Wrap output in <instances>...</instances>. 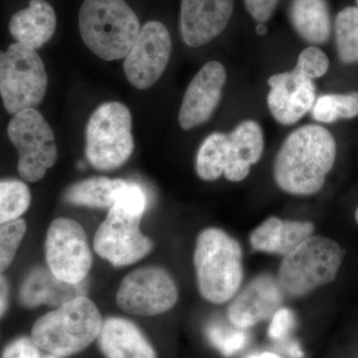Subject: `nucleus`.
<instances>
[{
  "instance_id": "obj_21",
  "label": "nucleus",
  "mask_w": 358,
  "mask_h": 358,
  "mask_svg": "<svg viewBox=\"0 0 358 358\" xmlns=\"http://www.w3.org/2000/svg\"><path fill=\"white\" fill-rule=\"evenodd\" d=\"M57 17L50 3L45 0H30L24 9L14 13L9 21V32L16 42L41 48L55 33Z\"/></svg>"
},
{
  "instance_id": "obj_31",
  "label": "nucleus",
  "mask_w": 358,
  "mask_h": 358,
  "mask_svg": "<svg viewBox=\"0 0 358 358\" xmlns=\"http://www.w3.org/2000/svg\"><path fill=\"white\" fill-rule=\"evenodd\" d=\"M39 350L31 338H20L4 348L1 358H42Z\"/></svg>"
},
{
  "instance_id": "obj_39",
  "label": "nucleus",
  "mask_w": 358,
  "mask_h": 358,
  "mask_svg": "<svg viewBox=\"0 0 358 358\" xmlns=\"http://www.w3.org/2000/svg\"><path fill=\"white\" fill-rule=\"evenodd\" d=\"M357 6H358V0H357Z\"/></svg>"
},
{
  "instance_id": "obj_6",
  "label": "nucleus",
  "mask_w": 358,
  "mask_h": 358,
  "mask_svg": "<svg viewBox=\"0 0 358 358\" xmlns=\"http://www.w3.org/2000/svg\"><path fill=\"white\" fill-rule=\"evenodd\" d=\"M345 251L324 236H310L285 256L278 282L291 298L307 296L313 289L336 280Z\"/></svg>"
},
{
  "instance_id": "obj_22",
  "label": "nucleus",
  "mask_w": 358,
  "mask_h": 358,
  "mask_svg": "<svg viewBox=\"0 0 358 358\" xmlns=\"http://www.w3.org/2000/svg\"><path fill=\"white\" fill-rule=\"evenodd\" d=\"M289 16L294 31L308 43L324 44L331 37V13L327 0H292Z\"/></svg>"
},
{
  "instance_id": "obj_26",
  "label": "nucleus",
  "mask_w": 358,
  "mask_h": 358,
  "mask_svg": "<svg viewBox=\"0 0 358 358\" xmlns=\"http://www.w3.org/2000/svg\"><path fill=\"white\" fill-rule=\"evenodd\" d=\"M357 115V92L320 96L312 109V115L315 121L327 124L339 119H352Z\"/></svg>"
},
{
  "instance_id": "obj_18",
  "label": "nucleus",
  "mask_w": 358,
  "mask_h": 358,
  "mask_svg": "<svg viewBox=\"0 0 358 358\" xmlns=\"http://www.w3.org/2000/svg\"><path fill=\"white\" fill-rule=\"evenodd\" d=\"M86 287L61 281L49 268L36 267L30 271L21 284L20 303L24 308H32L46 305L57 308L66 301L85 296Z\"/></svg>"
},
{
  "instance_id": "obj_2",
  "label": "nucleus",
  "mask_w": 358,
  "mask_h": 358,
  "mask_svg": "<svg viewBox=\"0 0 358 358\" xmlns=\"http://www.w3.org/2000/svg\"><path fill=\"white\" fill-rule=\"evenodd\" d=\"M200 294L210 303H227L244 279L243 252L234 238L218 228L199 235L193 254Z\"/></svg>"
},
{
  "instance_id": "obj_27",
  "label": "nucleus",
  "mask_w": 358,
  "mask_h": 358,
  "mask_svg": "<svg viewBox=\"0 0 358 358\" xmlns=\"http://www.w3.org/2000/svg\"><path fill=\"white\" fill-rule=\"evenodd\" d=\"M206 336L209 343L225 357H231L241 352L248 341L245 329H235L222 324L221 322H212L206 329Z\"/></svg>"
},
{
  "instance_id": "obj_4",
  "label": "nucleus",
  "mask_w": 358,
  "mask_h": 358,
  "mask_svg": "<svg viewBox=\"0 0 358 358\" xmlns=\"http://www.w3.org/2000/svg\"><path fill=\"white\" fill-rule=\"evenodd\" d=\"M264 145L262 129L254 121L242 122L230 134H209L197 152V176L205 181L222 176L232 182L244 180L262 157Z\"/></svg>"
},
{
  "instance_id": "obj_35",
  "label": "nucleus",
  "mask_w": 358,
  "mask_h": 358,
  "mask_svg": "<svg viewBox=\"0 0 358 358\" xmlns=\"http://www.w3.org/2000/svg\"><path fill=\"white\" fill-rule=\"evenodd\" d=\"M247 358H284L280 357V355H275V353L273 352H263L260 353V355H250V357Z\"/></svg>"
},
{
  "instance_id": "obj_16",
  "label": "nucleus",
  "mask_w": 358,
  "mask_h": 358,
  "mask_svg": "<svg viewBox=\"0 0 358 358\" xmlns=\"http://www.w3.org/2000/svg\"><path fill=\"white\" fill-rule=\"evenodd\" d=\"M282 292L272 275H261L247 285L228 308V319L238 329H247L267 320L279 310Z\"/></svg>"
},
{
  "instance_id": "obj_29",
  "label": "nucleus",
  "mask_w": 358,
  "mask_h": 358,
  "mask_svg": "<svg viewBox=\"0 0 358 358\" xmlns=\"http://www.w3.org/2000/svg\"><path fill=\"white\" fill-rule=\"evenodd\" d=\"M329 67V60L324 51L317 47H308L298 59V64L292 71L294 76L313 80L324 76Z\"/></svg>"
},
{
  "instance_id": "obj_7",
  "label": "nucleus",
  "mask_w": 358,
  "mask_h": 358,
  "mask_svg": "<svg viewBox=\"0 0 358 358\" xmlns=\"http://www.w3.org/2000/svg\"><path fill=\"white\" fill-rule=\"evenodd\" d=\"M131 114L120 102L99 106L86 128V157L94 169L109 171L120 169L134 152Z\"/></svg>"
},
{
  "instance_id": "obj_5",
  "label": "nucleus",
  "mask_w": 358,
  "mask_h": 358,
  "mask_svg": "<svg viewBox=\"0 0 358 358\" xmlns=\"http://www.w3.org/2000/svg\"><path fill=\"white\" fill-rule=\"evenodd\" d=\"M79 31L95 55L115 61L128 55L141 23L124 0H84L79 11Z\"/></svg>"
},
{
  "instance_id": "obj_12",
  "label": "nucleus",
  "mask_w": 358,
  "mask_h": 358,
  "mask_svg": "<svg viewBox=\"0 0 358 358\" xmlns=\"http://www.w3.org/2000/svg\"><path fill=\"white\" fill-rule=\"evenodd\" d=\"M141 216L133 215L114 205L94 237V249L115 267L138 262L154 249L150 238L141 233Z\"/></svg>"
},
{
  "instance_id": "obj_20",
  "label": "nucleus",
  "mask_w": 358,
  "mask_h": 358,
  "mask_svg": "<svg viewBox=\"0 0 358 358\" xmlns=\"http://www.w3.org/2000/svg\"><path fill=\"white\" fill-rule=\"evenodd\" d=\"M315 226L305 221L268 218L250 235V243L256 251L275 255H288L308 237L313 236Z\"/></svg>"
},
{
  "instance_id": "obj_37",
  "label": "nucleus",
  "mask_w": 358,
  "mask_h": 358,
  "mask_svg": "<svg viewBox=\"0 0 358 358\" xmlns=\"http://www.w3.org/2000/svg\"><path fill=\"white\" fill-rule=\"evenodd\" d=\"M42 358H60V357H57V355H46V357H42Z\"/></svg>"
},
{
  "instance_id": "obj_38",
  "label": "nucleus",
  "mask_w": 358,
  "mask_h": 358,
  "mask_svg": "<svg viewBox=\"0 0 358 358\" xmlns=\"http://www.w3.org/2000/svg\"><path fill=\"white\" fill-rule=\"evenodd\" d=\"M355 221H357V223L358 224V207L357 211H355Z\"/></svg>"
},
{
  "instance_id": "obj_34",
  "label": "nucleus",
  "mask_w": 358,
  "mask_h": 358,
  "mask_svg": "<svg viewBox=\"0 0 358 358\" xmlns=\"http://www.w3.org/2000/svg\"><path fill=\"white\" fill-rule=\"evenodd\" d=\"M287 353L289 355V357L294 358H301L303 357V350H301L300 345L296 341H292V343H289L288 345L285 348Z\"/></svg>"
},
{
  "instance_id": "obj_10",
  "label": "nucleus",
  "mask_w": 358,
  "mask_h": 358,
  "mask_svg": "<svg viewBox=\"0 0 358 358\" xmlns=\"http://www.w3.org/2000/svg\"><path fill=\"white\" fill-rule=\"evenodd\" d=\"M47 267L61 281L81 284L88 277L93 255L81 224L60 217L52 221L45 239Z\"/></svg>"
},
{
  "instance_id": "obj_19",
  "label": "nucleus",
  "mask_w": 358,
  "mask_h": 358,
  "mask_svg": "<svg viewBox=\"0 0 358 358\" xmlns=\"http://www.w3.org/2000/svg\"><path fill=\"white\" fill-rule=\"evenodd\" d=\"M98 343L106 358H157L141 329L122 317H109L103 322Z\"/></svg>"
},
{
  "instance_id": "obj_15",
  "label": "nucleus",
  "mask_w": 358,
  "mask_h": 358,
  "mask_svg": "<svg viewBox=\"0 0 358 358\" xmlns=\"http://www.w3.org/2000/svg\"><path fill=\"white\" fill-rule=\"evenodd\" d=\"M234 8V0H181L179 28L183 41L200 47L215 39L225 29Z\"/></svg>"
},
{
  "instance_id": "obj_24",
  "label": "nucleus",
  "mask_w": 358,
  "mask_h": 358,
  "mask_svg": "<svg viewBox=\"0 0 358 358\" xmlns=\"http://www.w3.org/2000/svg\"><path fill=\"white\" fill-rule=\"evenodd\" d=\"M336 49L343 64L358 63V7H346L336 16Z\"/></svg>"
},
{
  "instance_id": "obj_32",
  "label": "nucleus",
  "mask_w": 358,
  "mask_h": 358,
  "mask_svg": "<svg viewBox=\"0 0 358 358\" xmlns=\"http://www.w3.org/2000/svg\"><path fill=\"white\" fill-rule=\"evenodd\" d=\"M280 0H244L250 15L259 23H265L272 17Z\"/></svg>"
},
{
  "instance_id": "obj_30",
  "label": "nucleus",
  "mask_w": 358,
  "mask_h": 358,
  "mask_svg": "<svg viewBox=\"0 0 358 358\" xmlns=\"http://www.w3.org/2000/svg\"><path fill=\"white\" fill-rule=\"evenodd\" d=\"M294 327V315L289 308H279L272 317L268 336L275 341H281L289 334Z\"/></svg>"
},
{
  "instance_id": "obj_33",
  "label": "nucleus",
  "mask_w": 358,
  "mask_h": 358,
  "mask_svg": "<svg viewBox=\"0 0 358 358\" xmlns=\"http://www.w3.org/2000/svg\"><path fill=\"white\" fill-rule=\"evenodd\" d=\"M9 291L8 282L3 275H0V319L6 315L7 308L9 305Z\"/></svg>"
},
{
  "instance_id": "obj_14",
  "label": "nucleus",
  "mask_w": 358,
  "mask_h": 358,
  "mask_svg": "<svg viewBox=\"0 0 358 358\" xmlns=\"http://www.w3.org/2000/svg\"><path fill=\"white\" fill-rule=\"evenodd\" d=\"M227 73L217 61L206 63L188 85L179 110L178 122L185 131L197 128L217 109Z\"/></svg>"
},
{
  "instance_id": "obj_1",
  "label": "nucleus",
  "mask_w": 358,
  "mask_h": 358,
  "mask_svg": "<svg viewBox=\"0 0 358 358\" xmlns=\"http://www.w3.org/2000/svg\"><path fill=\"white\" fill-rule=\"evenodd\" d=\"M336 157L333 134L324 127L307 124L285 140L274 162L275 183L293 195H313L322 189Z\"/></svg>"
},
{
  "instance_id": "obj_25",
  "label": "nucleus",
  "mask_w": 358,
  "mask_h": 358,
  "mask_svg": "<svg viewBox=\"0 0 358 358\" xmlns=\"http://www.w3.org/2000/svg\"><path fill=\"white\" fill-rule=\"evenodd\" d=\"M31 203L29 187L18 179H0V225L21 218Z\"/></svg>"
},
{
  "instance_id": "obj_23",
  "label": "nucleus",
  "mask_w": 358,
  "mask_h": 358,
  "mask_svg": "<svg viewBox=\"0 0 358 358\" xmlns=\"http://www.w3.org/2000/svg\"><path fill=\"white\" fill-rule=\"evenodd\" d=\"M127 179L99 176L79 181L64 193V201L89 208H110L117 201V194Z\"/></svg>"
},
{
  "instance_id": "obj_9",
  "label": "nucleus",
  "mask_w": 358,
  "mask_h": 358,
  "mask_svg": "<svg viewBox=\"0 0 358 358\" xmlns=\"http://www.w3.org/2000/svg\"><path fill=\"white\" fill-rule=\"evenodd\" d=\"M7 136L20 155L17 169L23 180L32 183L41 180L57 162L53 131L36 109L13 115L7 127Z\"/></svg>"
},
{
  "instance_id": "obj_36",
  "label": "nucleus",
  "mask_w": 358,
  "mask_h": 358,
  "mask_svg": "<svg viewBox=\"0 0 358 358\" xmlns=\"http://www.w3.org/2000/svg\"><path fill=\"white\" fill-rule=\"evenodd\" d=\"M267 32V28L265 27V25H263V23H260L258 26H257V33L259 35L266 34Z\"/></svg>"
},
{
  "instance_id": "obj_17",
  "label": "nucleus",
  "mask_w": 358,
  "mask_h": 358,
  "mask_svg": "<svg viewBox=\"0 0 358 358\" xmlns=\"http://www.w3.org/2000/svg\"><path fill=\"white\" fill-rule=\"evenodd\" d=\"M268 107L274 119L285 126L296 124L315 103L313 80L294 76L292 72L279 73L268 78Z\"/></svg>"
},
{
  "instance_id": "obj_13",
  "label": "nucleus",
  "mask_w": 358,
  "mask_h": 358,
  "mask_svg": "<svg viewBox=\"0 0 358 358\" xmlns=\"http://www.w3.org/2000/svg\"><path fill=\"white\" fill-rule=\"evenodd\" d=\"M173 50V41L166 26L148 21L124 58V71L131 86L147 90L154 86L166 71Z\"/></svg>"
},
{
  "instance_id": "obj_11",
  "label": "nucleus",
  "mask_w": 358,
  "mask_h": 358,
  "mask_svg": "<svg viewBox=\"0 0 358 358\" xmlns=\"http://www.w3.org/2000/svg\"><path fill=\"white\" fill-rule=\"evenodd\" d=\"M115 300L129 315L154 317L176 305L178 289L166 268L148 266L136 268L124 278Z\"/></svg>"
},
{
  "instance_id": "obj_3",
  "label": "nucleus",
  "mask_w": 358,
  "mask_h": 358,
  "mask_svg": "<svg viewBox=\"0 0 358 358\" xmlns=\"http://www.w3.org/2000/svg\"><path fill=\"white\" fill-rule=\"evenodd\" d=\"M103 322L96 303L88 296H80L39 317L33 324L31 338L51 355L70 357L98 339Z\"/></svg>"
},
{
  "instance_id": "obj_8",
  "label": "nucleus",
  "mask_w": 358,
  "mask_h": 358,
  "mask_svg": "<svg viewBox=\"0 0 358 358\" xmlns=\"http://www.w3.org/2000/svg\"><path fill=\"white\" fill-rule=\"evenodd\" d=\"M47 86L48 76L37 50L15 42L0 51V96L8 114L38 107Z\"/></svg>"
},
{
  "instance_id": "obj_28",
  "label": "nucleus",
  "mask_w": 358,
  "mask_h": 358,
  "mask_svg": "<svg viewBox=\"0 0 358 358\" xmlns=\"http://www.w3.org/2000/svg\"><path fill=\"white\" fill-rule=\"evenodd\" d=\"M27 231L24 219L0 225V275L13 264Z\"/></svg>"
}]
</instances>
